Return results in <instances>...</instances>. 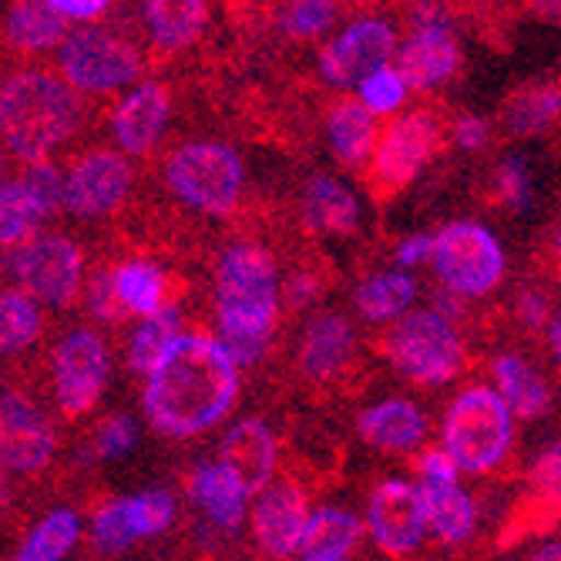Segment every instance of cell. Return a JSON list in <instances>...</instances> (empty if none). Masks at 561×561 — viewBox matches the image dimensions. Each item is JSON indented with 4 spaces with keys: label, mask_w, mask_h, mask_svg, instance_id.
<instances>
[{
    "label": "cell",
    "mask_w": 561,
    "mask_h": 561,
    "mask_svg": "<svg viewBox=\"0 0 561 561\" xmlns=\"http://www.w3.org/2000/svg\"><path fill=\"white\" fill-rule=\"evenodd\" d=\"M8 266L18 279V289L50 310H68L81 296L84 252L61 232H37L21 249L8 252Z\"/></svg>",
    "instance_id": "11"
},
{
    "label": "cell",
    "mask_w": 561,
    "mask_h": 561,
    "mask_svg": "<svg viewBox=\"0 0 561 561\" xmlns=\"http://www.w3.org/2000/svg\"><path fill=\"white\" fill-rule=\"evenodd\" d=\"M501 128L512 138L545 135L561 122V84H525L512 91L501 105Z\"/></svg>",
    "instance_id": "26"
},
{
    "label": "cell",
    "mask_w": 561,
    "mask_h": 561,
    "mask_svg": "<svg viewBox=\"0 0 561 561\" xmlns=\"http://www.w3.org/2000/svg\"><path fill=\"white\" fill-rule=\"evenodd\" d=\"M299 206L306 226L317 236H350L356 222H360V202H356L353 188L327 172L306 179Z\"/></svg>",
    "instance_id": "24"
},
{
    "label": "cell",
    "mask_w": 561,
    "mask_h": 561,
    "mask_svg": "<svg viewBox=\"0 0 561 561\" xmlns=\"http://www.w3.org/2000/svg\"><path fill=\"white\" fill-rule=\"evenodd\" d=\"M528 497H531V504H538V507H531V512H541V507H548V512H561V440L551 444L531 465Z\"/></svg>",
    "instance_id": "41"
},
{
    "label": "cell",
    "mask_w": 561,
    "mask_h": 561,
    "mask_svg": "<svg viewBox=\"0 0 561 561\" xmlns=\"http://www.w3.org/2000/svg\"><path fill=\"white\" fill-rule=\"evenodd\" d=\"M417 296V286L407 273H377L370 279L360 283L356 289V310L367 323H397L400 317H407V306L414 302Z\"/></svg>",
    "instance_id": "32"
},
{
    "label": "cell",
    "mask_w": 561,
    "mask_h": 561,
    "mask_svg": "<svg viewBox=\"0 0 561 561\" xmlns=\"http://www.w3.org/2000/svg\"><path fill=\"white\" fill-rule=\"evenodd\" d=\"M219 465L249 491V497H260L273 484L276 471V437L270 424L256 417L239 421L219 447Z\"/></svg>",
    "instance_id": "20"
},
{
    "label": "cell",
    "mask_w": 561,
    "mask_h": 561,
    "mask_svg": "<svg viewBox=\"0 0 561 561\" xmlns=\"http://www.w3.org/2000/svg\"><path fill=\"white\" fill-rule=\"evenodd\" d=\"M310 504L293 481L270 484L252 507V535L270 558L299 554L302 535L310 528Z\"/></svg>",
    "instance_id": "18"
},
{
    "label": "cell",
    "mask_w": 561,
    "mask_h": 561,
    "mask_svg": "<svg viewBox=\"0 0 561 561\" xmlns=\"http://www.w3.org/2000/svg\"><path fill=\"white\" fill-rule=\"evenodd\" d=\"M131 541H135V531L128 525L125 501L101 507V512L94 515V545L101 551H125Z\"/></svg>",
    "instance_id": "44"
},
{
    "label": "cell",
    "mask_w": 561,
    "mask_h": 561,
    "mask_svg": "<svg viewBox=\"0 0 561 561\" xmlns=\"http://www.w3.org/2000/svg\"><path fill=\"white\" fill-rule=\"evenodd\" d=\"M68 34L71 24L58 11H50L44 0H11L4 14V41L21 58L58 55Z\"/></svg>",
    "instance_id": "23"
},
{
    "label": "cell",
    "mask_w": 561,
    "mask_h": 561,
    "mask_svg": "<svg viewBox=\"0 0 561 561\" xmlns=\"http://www.w3.org/2000/svg\"><path fill=\"white\" fill-rule=\"evenodd\" d=\"M44 4L50 11H58L68 24L81 27V24H98L118 0H44Z\"/></svg>",
    "instance_id": "47"
},
{
    "label": "cell",
    "mask_w": 561,
    "mask_h": 561,
    "mask_svg": "<svg viewBox=\"0 0 561 561\" xmlns=\"http://www.w3.org/2000/svg\"><path fill=\"white\" fill-rule=\"evenodd\" d=\"M81 538V522L75 512L61 507V512H50L18 548L14 561H61Z\"/></svg>",
    "instance_id": "34"
},
{
    "label": "cell",
    "mask_w": 561,
    "mask_h": 561,
    "mask_svg": "<svg viewBox=\"0 0 561 561\" xmlns=\"http://www.w3.org/2000/svg\"><path fill=\"white\" fill-rule=\"evenodd\" d=\"M84 122V94H78L58 68L24 65L0 88V131L8 156L24 165L50 162Z\"/></svg>",
    "instance_id": "2"
},
{
    "label": "cell",
    "mask_w": 561,
    "mask_h": 561,
    "mask_svg": "<svg viewBox=\"0 0 561 561\" xmlns=\"http://www.w3.org/2000/svg\"><path fill=\"white\" fill-rule=\"evenodd\" d=\"M494 380H497V393L504 397V403L512 407V414L522 421H535L541 414H548L551 407V390L541 380V374H535L522 356L504 353L494 360Z\"/></svg>",
    "instance_id": "30"
},
{
    "label": "cell",
    "mask_w": 561,
    "mask_h": 561,
    "mask_svg": "<svg viewBox=\"0 0 561 561\" xmlns=\"http://www.w3.org/2000/svg\"><path fill=\"white\" fill-rule=\"evenodd\" d=\"M323 128H327V145L340 165L360 169L364 162H374L383 125L356 94L333 101Z\"/></svg>",
    "instance_id": "22"
},
{
    "label": "cell",
    "mask_w": 561,
    "mask_h": 561,
    "mask_svg": "<svg viewBox=\"0 0 561 561\" xmlns=\"http://www.w3.org/2000/svg\"><path fill=\"white\" fill-rule=\"evenodd\" d=\"M353 356H356V333L350 320L340 313H323L306 327L296 360L306 380L323 387L346 377V370L353 367Z\"/></svg>",
    "instance_id": "19"
},
{
    "label": "cell",
    "mask_w": 561,
    "mask_h": 561,
    "mask_svg": "<svg viewBox=\"0 0 561 561\" xmlns=\"http://www.w3.org/2000/svg\"><path fill=\"white\" fill-rule=\"evenodd\" d=\"M434 270L447 293L478 299L501 286L504 249L481 222H447L434 236Z\"/></svg>",
    "instance_id": "10"
},
{
    "label": "cell",
    "mask_w": 561,
    "mask_h": 561,
    "mask_svg": "<svg viewBox=\"0 0 561 561\" xmlns=\"http://www.w3.org/2000/svg\"><path fill=\"white\" fill-rule=\"evenodd\" d=\"M239 397V364L219 336L182 333L169 360L145 383V417L165 437L216 427Z\"/></svg>",
    "instance_id": "1"
},
{
    "label": "cell",
    "mask_w": 561,
    "mask_h": 561,
    "mask_svg": "<svg viewBox=\"0 0 561 561\" xmlns=\"http://www.w3.org/2000/svg\"><path fill=\"white\" fill-rule=\"evenodd\" d=\"M531 561H561V541H551L531 554Z\"/></svg>",
    "instance_id": "55"
},
{
    "label": "cell",
    "mask_w": 561,
    "mask_h": 561,
    "mask_svg": "<svg viewBox=\"0 0 561 561\" xmlns=\"http://www.w3.org/2000/svg\"><path fill=\"white\" fill-rule=\"evenodd\" d=\"M115 286H118V296H122L125 310L131 317L156 320L162 313H172L175 293H172L169 276L156 263H148V260H125L115 270Z\"/></svg>",
    "instance_id": "27"
},
{
    "label": "cell",
    "mask_w": 561,
    "mask_h": 561,
    "mask_svg": "<svg viewBox=\"0 0 561 561\" xmlns=\"http://www.w3.org/2000/svg\"><path fill=\"white\" fill-rule=\"evenodd\" d=\"M515 317H518V323H522L525 330H531V333L551 327L554 313H551V299H548V293H541V289H522L518 299H515Z\"/></svg>",
    "instance_id": "46"
},
{
    "label": "cell",
    "mask_w": 561,
    "mask_h": 561,
    "mask_svg": "<svg viewBox=\"0 0 561 561\" xmlns=\"http://www.w3.org/2000/svg\"><path fill=\"white\" fill-rule=\"evenodd\" d=\"M108 346L94 330L68 333L55 350V393L68 421L84 417L108 387Z\"/></svg>",
    "instance_id": "14"
},
{
    "label": "cell",
    "mask_w": 561,
    "mask_h": 561,
    "mask_svg": "<svg viewBox=\"0 0 561 561\" xmlns=\"http://www.w3.org/2000/svg\"><path fill=\"white\" fill-rule=\"evenodd\" d=\"M37 226L41 216L21 179H4V188H0V242H4V249L14 252L24 242H31L37 236Z\"/></svg>",
    "instance_id": "37"
},
{
    "label": "cell",
    "mask_w": 561,
    "mask_h": 561,
    "mask_svg": "<svg viewBox=\"0 0 561 561\" xmlns=\"http://www.w3.org/2000/svg\"><path fill=\"white\" fill-rule=\"evenodd\" d=\"M37 299H31L24 289L8 286L0 296V343L4 353H21L41 336V310Z\"/></svg>",
    "instance_id": "35"
},
{
    "label": "cell",
    "mask_w": 561,
    "mask_h": 561,
    "mask_svg": "<svg viewBox=\"0 0 561 561\" xmlns=\"http://www.w3.org/2000/svg\"><path fill=\"white\" fill-rule=\"evenodd\" d=\"M340 21V0H286L279 8V31L293 41L333 37Z\"/></svg>",
    "instance_id": "36"
},
{
    "label": "cell",
    "mask_w": 561,
    "mask_h": 561,
    "mask_svg": "<svg viewBox=\"0 0 561 561\" xmlns=\"http://www.w3.org/2000/svg\"><path fill=\"white\" fill-rule=\"evenodd\" d=\"M528 4H531L538 14H545V18H558V21H561V0H528Z\"/></svg>",
    "instance_id": "54"
},
{
    "label": "cell",
    "mask_w": 561,
    "mask_h": 561,
    "mask_svg": "<svg viewBox=\"0 0 561 561\" xmlns=\"http://www.w3.org/2000/svg\"><path fill=\"white\" fill-rule=\"evenodd\" d=\"M364 535V525L343 507H320L310 518V528L302 535L299 558L302 561H346Z\"/></svg>",
    "instance_id": "29"
},
{
    "label": "cell",
    "mask_w": 561,
    "mask_h": 561,
    "mask_svg": "<svg viewBox=\"0 0 561 561\" xmlns=\"http://www.w3.org/2000/svg\"><path fill=\"white\" fill-rule=\"evenodd\" d=\"M68 182V213L75 219H105L118 213L131 188H135V165L125 151L98 145L71 159L65 169Z\"/></svg>",
    "instance_id": "12"
},
{
    "label": "cell",
    "mask_w": 561,
    "mask_h": 561,
    "mask_svg": "<svg viewBox=\"0 0 561 561\" xmlns=\"http://www.w3.org/2000/svg\"><path fill=\"white\" fill-rule=\"evenodd\" d=\"M465 50L447 0H411L403 14V41L397 50V71L414 91H437L461 71Z\"/></svg>",
    "instance_id": "8"
},
{
    "label": "cell",
    "mask_w": 561,
    "mask_h": 561,
    "mask_svg": "<svg viewBox=\"0 0 561 561\" xmlns=\"http://www.w3.org/2000/svg\"><path fill=\"white\" fill-rule=\"evenodd\" d=\"M84 296H88V310L98 323H122V317L128 313L118 296V286H115V270H98L88 279Z\"/></svg>",
    "instance_id": "43"
},
{
    "label": "cell",
    "mask_w": 561,
    "mask_h": 561,
    "mask_svg": "<svg viewBox=\"0 0 561 561\" xmlns=\"http://www.w3.org/2000/svg\"><path fill=\"white\" fill-rule=\"evenodd\" d=\"M450 138L461 151H484L491 141V122L481 115H457L450 125Z\"/></svg>",
    "instance_id": "49"
},
{
    "label": "cell",
    "mask_w": 561,
    "mask_h": 561,
    "mask_svg": "<svg viewBox=\"0 0 561 561\" xmlns=\"http://www.w3.org/2000/svg\"><path fill=\"white\" fill-rule=\"evenodd\" d=\"M367 525L380 551L390 558H403L421 548L427 515H424V497L421 488L411 481H383L374 488L370 504H367Z\"/></svg>",
    "instance_id": "16"
},
{
    "label": "cell",
    "mask_w": 561,
    "mask_h": 561,
    "mask_svg": "<svg viewBox=\"0 0 561 561\" xmlns=\"http://www.w3.org/2000/svg\"><path fill=\"white\" fill-rule=\"evenodd\" d=\"M380 353L397 374L421 387H440L461 377L465 370V343L454 323L437 310H414L390 323L380 336Z\"/></svg>",
    "instance_id": "7"
},
{
    "label": "cell",
    "mask_w": 561,
    "mask_h": 561,
    "mask_svg": "<svg viewBox=\"0 0 561 561\" xmlns=\"http://www.w3.org/2000/svg\"><path fill=\"white\" fill-rule=\"evenodd\" d=\"M125 512H128V525L135 538H151L172 525L175 501L169 491H145L125 501Z\"/></svg>",
    "instance_id": "40"
},
{
    "label": "cell",
    "mask_w": 561,
    "mask_h": 561,
    "mask_svg": "<svg viewBox=\"0 0 561 561\" xmlns=\"http://www.w3.org/2000/svg\"><path fill=\"white\" fill-rule=\"evenodd\" d=\"M131 444H135V424L128 417L105 421L98 431V437H94V450L101 457H122V454H128Z\"/></svg>",
    "instance_id": "48"
},
{
    "label": "cell",
    "mask_w": 561,
    "mask_h": 561,
    "mask_svg": "<svg viewBox=\"0 0 561 561\" xmlns=\"http://www.w3.org/2000/svg\"><path fill=\"white\" fill-rule=\"evenodd\" d=\"M444 128L431 112H403L397 115L377 145V156L370 162L374 182L383 188H407L440 151Z\"/></svg>",
    "instance_id": "13"
},
{
    "label": "cell",
    "mask_w": 561,
    "mask_h": 561,
    "mask_svg": "<svg viewBox=\"0 0 561 561\" xmlns=\"http://www.w3.org/2000/svg\"><path fill=\"white\" fill-rule=\"evenodd\" d=\"M279 273L273 252L260 242H236L216 270L219 340L239 367L260 364L279 317Z\"/></svg>",
    "instance_id": "3"
},
{
    "label": "cell",
    "mask_w": 561,
    "mask_h": 561,
    "mask_svg": "<svg viewBox=\"0 0 561 561\" xmlns=\"http://www.w3.org/2000/svg\"><path fill=\"white\" fill-rule=\"evenodd\" d=\"M414 468H417L424 484H457V474H461V468H457V461L444 447L421 454L417 461H414Z\"/></svg>",
    "instance_id": "50"
},
{
    "label": "cell",
    "mask_w": 561,
    "mask_h": 561,
    "mask_svg": "<svg viewBox=\"0 0 561 561\" xmlns=\"http://www.w3.org/2000/svg\"><path fill=\"white\" fill-rule=\"evenodd\" d=\"M209 0H141V31L162 55L198 44L209 31Z\"/></svg>",
    "instance_id": "21"
},
{
    "label": "cell",
    "mask_w": 561,
    "mask_h": 561,
    "mask_svg": "<svg viewBox=\"0 0 561 561\" xmlns=\"http://www.w3.org/2000/svg\"><path fill=\"white\" fill-rule=\"evenodd\" d=\"M179 320H175V310L172 313H162L156 320H145L135 333H131V343H128V367L141 377H151L165 360L172 346L179 343Z\"/></svg>",
    "instance_id": "33"
},
{
    "label": "cell",
    "mask_w": 561,
    "mask_h": 561,
    "mask_svg": "<svg viewBox=\"0 0 561 561\" xmlns=\"http://www.w3.org/2000/svg\"><path fill=\"white\" fill-rule=\"evenodd\" d=\"M323 296V283L313 270H296L286 286H283V299H286V310L293 313H302L310 310V306Z\"/></svg>",
    "instance_id": "45"
},
{
    "label": "cell",
    "mask_w": 561,
    "mask_h": 561,
    "mask_svg": "<svg viewBox=\"0 0 561 561\" xmlns=\"http://www.w3.org/2000/svg\"><path fill=\"white\" fill-rule=\"evenodd\" d=\"M353 94L360 98L377 118H387V115L397 118V115H403V105H407V98L414 94V88L407 84V78L397 71V65H387L356 84Z\"/></svg>",
    "instance_id": "39"
},
{
    "label": "cell",
    "mask_w": 561,
    "mask_h": 561,
    "mask_svg": "<svg viewBox=\"0 0 561 561\" xmlns=\"http://www.w3.org/2000/svg\"><path fill=\"white\" fill-rule=\"evenodd\" d=\"M548 266L554 270V276H561V219L554 222L548 236Z\"/></svg>",
    "instance_id": "52"
},
{
    "label": "cell",
    "mask_w": 561,
    "mask_h": 561,
    "mask_svg": "<svg viewBox=\"0 0 561 561\" xmlns=\"http://www.w3.org/2000/svg\"><path fill=\"white\" fill-rule=\"evenodd\" d=\"M424 260H434V236H407L397 245V263L400 266H417Z\"/></svg>",
    "instance_id": "51"
},
{
    "label": "cell",
    "mask_w": 561,
    "mask_h": 561,
    "mask_svg": "<svg viewBox=\"0 0 561 561\" xmlns=\"http://www.w3.org/2000/svg\"><path fill=\"white\" fill-rule=\"evenodd\" d=\"M548 346H551V360H554L558 370H561V310L554 313V320H551V327H548Z\"/></svg>",
    "instance_id": "53"
},
{
    "label": "cell",
    "mask_w": 561,
    "mask_h": 561,
    "mask_svg": "<svg viewBox=\"0 0 561 561\" xmlns=\"http://www.w3.org/2000/svg\"><path fill=\"white\" fill-rule=\"evenodd\" d=\"M491 188L501 206L507 209H525L531 202V169L522 156H504L491 175Z\"/></svg>",
    "instance_id": "42"
},
{
    "label": "cell",
    "mask_w": 561,
    "mask_h": 561,
    "mask_svg": "<svg viewBox=\"0 0 561 561\" xmlns=\"http://www.w3.org/2000/svg\"><path fill=\"white\" fill-rule=\"evenodd\" d=\"M356 431H360V437L370 447L397 454V450H411V447H417L424 440L427 417H424V411L417 403L390 397V400L370 407V411H364Z\"/></svg>",
    "instance_id": "25"
},
{
    "label": "cell",
    "mask_w": 561,
    "mask_h": 561,
    "mask_svg": "<svg viewBox=\"0 0 561 561\" xmlns=\"http://www.w3.org/2000/svg\"><path fill=\"white\" fill-rule=\"evenodd\" d=\"M55 68L78 94L108 98L145 81V50L118 27L81 24L71 27L68 41L55 55Z\"/></svg>",
    "instance_id": "4"
},
{
    "label": "cell",
    "mask_w": 561,
    "mask_h": 561,
    "mask_svg": "<svg viewBox=\"0 0 561 561\" xmlns=\"http://www.w3.org/2000/svg\"><path fill=\"white\" fill-rule=\"evenodd\" d=\"M169 122H172V91L156 78H145L125 94H118L108 115L115 148L125 151L128 159L151 156L162 145Z\"/></svg>",
    "instance_id": "15"
},
{
    "label": "cell",
    "mask_w": 561,
    "mask_h": 561,
    "mask_svg": "<svg viewBox=\"0 0 561 561\" xmlns=\"http://www.w3.org/2000/svg\"><path fill=\"white\" fill-rule=\"evenodd\" d=\"M421 497H424L427 528L444 545H457L474 531L478 507L468 491H461L457 484H421Z\"/></svg>",
    "instance_id": "31"
},
{
    "label": "cell",
    "mask_w": 561,
    "mask_h": 561,
    "mask_svg": "<svg viewBox=\"0 0 561 561\" xmlns=\"http://www.w3.org/2000/svg\"><path fill=\"white\" fill-rule=\"evenodd\" d=\"M515 440V414L491 387H468L444 414V450L468 474L494 471Z\"/></svg>",
    "instance_id": "6"
},
{
    "label": "cell",
    "mask_w": 561,
    "mask_h": 561,
    "mask_svg": "<svg viewBox=\"0 0 561 561\" xmlns=\"http://www.w3.org/2000/svg\"><path fill=\"white\" fill-rule=\"evenodd\" d=\"M192 497L222 531H236L245 518L249 491L222 465H206L192 474Z\"/></svg>",
    "instance_id": "28"
},
{
    "label": "cell",
    "mask_w": 561,
    "mask_h": 561,
    "mask_svg": "<svg viewBox=\"0 0 561 561\" xmlns=\"http://www.w3.org/2000/svg\"><path fill=\"white\" fill-rule=\"evenodd\" d=\"M21 185L31 195L41 222H50V219H58L61 213H68V182H65V172L55 162L27 165L21 172Z\"/></svg>",
    "instance_id": "38"
},
{
    "label": "cell",
    "mask_w": 561,
    "mask_h": 561,
    "mask_svg": "<svg viewBox=\"0 0 561 561\" xmlns=\"http://www.w3.org/2000/svg\"><path fill=\"white\" fill-rule=\"evenodd\" d=\"M0 447H4V468L11 474H37L47 468L55 454V431L47 417L24 397L8 390L0 407Z\"/></svg>",
    "instance_id": "17"
},
{
    "label": "cell",
    "mask_w": 561,
    "mask_h": 561,
    "mask_svg": "<svg viewBox=\"0 0 561 561\" xmlns=\"http://www.w3.org/2000/svg\"><path fill=\"white\" fill-rule=\"evenodd\" d=\"M162 175L169 192L185 209H195L213 219L236 213L245 185L242 156L232 145L216 138H195L175 145L162 165Z\"/></svg>",
    "instance_id": "5"
},
{
    "label": "cell",
    "mask_w": 561,
    "mask_h": 561,
    "mask_svg": "<svg viewBox=\"0 0 561 561\" xmlns=\"http://www.w3.org/2000/svg\"><path fill=\"white\" fill-rule=\"evenodd\" d=\"M403 31L393 18L367 11L343 21L317 55V75L336 91H356L364 78L397 61Z\"/></svg>",
    "instance_id": "9"
}]
</instances>
